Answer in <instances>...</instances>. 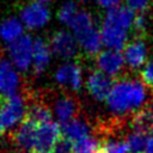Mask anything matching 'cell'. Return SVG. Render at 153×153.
I'll list each match as a JSON object with an SVG mask.
<instances>
[{
	"label": "cell",
	"instance_id": "6da1fadb",
	"mask_svg": "<svg viewBox=\"0 0 153 153\" xmlns=\"http://www.w3.org/2000/svg\"><path fill=\"white\" fill-rule=\"evenodd\" d=\"M146 88L147 86L136 79H118L115 81L111 92L106 98V105L117 115L134 112L146 103Z\"/></svg>",
	"mask_w": 153,
	"mask_h": 153
},
{
	"label": "cell",
	"instance_id": "7a4b0ae2",
	"mask_svg": "<svg viewBox=\"0 0 153 153\" xmlns=\"http://www.w3.org/2000/svg\"><path fill=\"white\" fill-rule=\"evenodd\" d=\"M27 102L19 93L0 97V135L22 123L26 116Z\"/></svg>",
	"mask_w": 153,
	"mask_h": 153
},
{
	"label": "cell",
	"instance_id": "3957f363",
	"mask_svg": "<svg viewBox=\"0 0 153 153\" xmlns=\"http://www.w3.org/2000/svg\"><path fill=\"white\" fill-rule=\"evenodd\" d=\"M61 127L54 121L38 124L35 146L31 153H51L61 139Z\"/></svg>",
	"mask_w": 153,
	"mask_h": 153
},
{
	"label": "cell",
	"instance_id": "277c9868",
	"mask_svg": "<svg viewBox=\"0 0 153 153\" xmlns=\"http://www.w3.org/2000/svg\"><path fill=\"white\" fill-rule=\"evenodd\" d=\"M8 54L12 63L20 71H26L32 62L33 42L31 36L22 35L8 45Z\"/></svg>",
	"mask_w": 153,
	"mask_h": 153
},
{
	"label": "cell",
	"instance_id": "5b68a950",
	"mask_svg": "<svg viewBox=\"0 0 153 153\" xmlns=\"http://www.w3.org/2000/svg\"><path fill=\"white\" fill-rule=\"evenodd\" d=\"M37 127H38L37 123L27 118H24V121L17 127V129L11 135L14 146L20 151L32 152L37 134Z\"/></svg>",
	"mask_w": 153,
	"mask_h": 153
},
{
	"label": "cell",
	"instance_id": "8992f818",
	"mask_svg": "<svg viewBox=\"0 0 153 153\" xmlns=\"http://www.w3.org/2000/svg\"><path fill=\"white\" fill-rule=\"evenodd\" d=\"M51 51L62 59H72L78 53L76 38L67 31H57L50 38Z\"/></svg>",
	"mask_w": 153,
	"mask_h": 153
},
{
	"label": "cell",
	"instance_id": "52a82bcc",
	"mask_svg": "<svg viewBox=\"0 0 153 153\" xmlns=\"http://www.w3.org/2000/svg\"><path fill=\"white\" fill-rule=\"evenodd\" d=\"M115 81L111 76L104 74L99 69H96L90 73L87 78V91L88 93L97 100H106Z\"/></svg>",
	"mask_w": 153,
	"mask_h": 153
},
{
	"label": "cell",
	"instance_id": "ba28073f",
	"mask_svg": "<svg viewBox=\"0 0 153 153\" xmlns=\"http://www.w3.org/2000/svg\"><path fill=\"white\" fill-rule=\"evenodd\" d=\"M97 67L100 72L109 76H116L124 66V56L121 51L115 49H108L100 51L96 57Z\"/></svg>",
	"mask_w": 153,
	"mask_h": 153
},
{
	"label": "cell",
	"instance_id": "9c48e42d",
	"mask_svg": "<svg viewBox=\"0 0 153 153\" xmlns=\"http://www.w3.org/2000/svg\"><path fill=\"white\" fill-rule=\"evenodd\" d=\"M20 18L26 27L37 29L49 20V10L39 1H31L22 10Z\"/></svg>",
	"mask_w": 153,
	"mask_h": 153
},
{
	"label": "cell",
	"instance_id": "30bf717a",
	"mask_svg": "<svg viewBox=\"0 0 153 153\" xmlns=\"http://www.w3.org/2000/svg\"><path fill=\"white\" fill-rule=\"evenodd\" d=\"M55 79L61 86L73 91H79L82 85L81 67L76 62H67L57 69Z\"/></svg>",
	"mask_w": 153,
	"mask_h": 153
},
{
	"label": "cell",
	"instance_id": "8fae6325",
	"mask_svg": "<svg viewBox=\"0 0 153 153\" xmlns=\"http://www.w3.org/2000/svg\"><path fill=\"white\" fill-rule=\"evenodd\" d=\"M19 85V75L0 51V97H6L16 93Z\"/></svg>",
	"mask_w": 153,
	"mask_h": 153
},
{
	"label": "cell",
	"instance_id": "7c38bea8",
	"mask_svg": "<svg viewBox=\"0 0 153 153\" xmlns=\"http://www.w3.org/2000/svg\"><path fill=\"white\" fill-rule=\"evenodd\" d=\"M127 31L126 29L115 25L109 22H103L102 24V42L104 45H106L109 49L120 50L126 47L127 42Z\"/></svg>",
	"mask_w": 153,
	"mask_h": 153
},
{
	"label": "cell",
	"instance_id": "4fadbf2b",
	"mask_svg": "<svg viewBox=\"0 0 153 153\" xmlns=\"http://www.w3.org/2000/svg\"><path fill=\"white\" fill-rule=\"evenodd\" d=\"M123 56L126 60V63L131 69L140 68L145 62L147 57V47L143 41V38H136L126 44Z\"/></svg>",
	"mask_w": 153,
	"mask_h": 153
},
{
	"label": "cell",
	"instance_id": "5bb4252c",
	"mask_svg": "<svg viewBox=\"0 0 153 153\" xmlns=\"http://www.w3.org/2000/svg\"><path fill=\"white\" fill-rule=\"evenodd\" d=\"M61 130H62V134L65 137H67L74 142L90 136L88 135L90 134V124L87 123V121L85 118L79 117V116L69 120L68 122L62 123Z\"/></svg>",
	"mask_w": 153,
	"mask_h": 153
},
{
	"label": "cell",
	"instance_id": "9a60e30c",
	"mask_svg": "<svg viewBox=\"0 0 153 153\" xmlns=\"http://www.w3.org/2000/svg\"><path fill=\"white\" fill-rule=\"evenodd\" d=\"M54 110H55V115H56L57 120L61 123H65V122H68L69 120L78 116L80 106H79L78 100L74 97L63 96L55 102Z\"/></svg>",
	"mask_w": 153,
	"mask_h": 153
},
{
	"label": "cell",
	"instance_id": "2e32d148",
	"mask_svg": "<svg viewBox=\"0 0 153 153\" xmlns=\"http://www.w3.org/2000/svg\"><path fill=\"white\" fill-rule=\"evenodd\" d=\"M50 45L43 38H36L33 42V54H32V66L36 74H41L50 61Z\"/></svg>",
	"mask_w": 153,
	"mask_h": 153
},
{
	"label": "cell",
	"instance_id": "e0dca14e",
	"mask_svg": "<svg viewBox=\"0 0 153 153\" xmlns=\"http://www.w3.org/2000/svg\"><path fill=\"white\" fill-rule=\"evenodd\" d=\"M69 26L72 27L73 35L76 38V41L80 39L82 36H85L86 33H88L90 31H92L93 29H96L93 24L92 14L87 11H79Z\"/></svg>",
	"mask_w": 153,
	"mask_h": 153
},
{
	"label": "cell",
	"instance_id": "ac0fdd59",
	"mask_svg": "<svg viewBox=\"0 0 153 153\" xmlns=\"http://www.w3.org/2000/svg\"><path fill=\"white\" fill-rule=\"evenodd\" d=\"M25 118H27L37 124L45 123V122L51 121V111L44 102L33 99L30 103H27Z\"/></svg>",
	"mask_w": 153,
	"mask_h": 153
},
{
	"label": "cell",
	"instance_id": "d6986e66",
	"mask_svg": "<svg viewBox=\"0 0 153 153\" xmlns=\"http://www.w3.org/2000/svg\"><path fill=\"white\" fill-rule=\"evenodd\" d=\"M131 127L133 130L141 131L148 134L152 131L153 128V110L149 109L147 105L133 115L131 118Z\"/></svg>",
	"mask_w": 153,
	"mask_h": 153
},
{
	"label": "cell",
	"instance_id": "ffe728a7",
	"mask_svg": "<svg viewBox=\"0 0 153 153\" xmlns=\"http://www.w3.org/2000/svg\"><path fill=\"white\" fill-rule=\"evenodd\" d=\"M23 35V24L17 18L5 19L0 24V37L6 42H13Z\"/></svg>",
	"mask_w": 153,
	"mask_h": 153
},
{
	"label": "cell",
	"instance_id": "44dd1931",
	"mask_svg": "<svg viewBox=\"0 0 153 153\" xmlns=\"http://www.w3.org/2000/svg\"><path fill=\"white\" fill-rule=\"evenodd\" d=\"M78 42L90 56H97L100 53V47L103 44L102 35L97 30V27L86 33L85 36H82L80 39H78Z\"/></svg>",
	"mask_w": 153,
	"mask_h": 153
},
{
	"label": "cell",
	"instance_id": "7402d4cb",
	"mask_svg": "<svg viewBox=\"0 0 153 153\" xmlns=\"http://www.w3.org/2000/svg\"><path fill=\"white\" fill-rule=\"evenodd\" d=\"M100 153H130L127 140L108 139L100 142Z\"/></svg>",
	"mask_w": 153,
	"mask_h": 153
},
{
	"label": "cell",
	"instance_id": "603a6c76",
	"mask_svg": "<svg viewBox=\"0 0 153 153\" xmlns=\"http://www.w3.org/2000/svg\"><path fill=\"white\" fill-rule=\"evenodd\" d=\"M146 135L147 134L141 133V131H136V130H133L128 135L127 142H128L130 153H143L145 152L147 139H148V137H146Z\"/></svg>",
	"mask_w": 153,
	"mask_h": 153
},
{
	"label": "cell",
	"instance_id": "cb8c5ba5",
	"mask_svg": "<svg viewBox=\"0 0 153 153\" xmlns=\"http://www.w3.org/2000/svg\"><path fill=\"white\" fill-rule=\"evenodd\" d=\"M73 153H100V142L91 136L74 142Z\"/></svg>",
	"mask_w": 153,
	"mask_h": 153
},
{
	"label": "cell",
	"instance_id": "d4e9b609",
	"mask_svg": "<svg viewBox=\"0 0 153 153\" xmlns=\"http://www.w3.org/2000/svg\"><path fill=\"white\" fill-rule=\"evenodd\" d=\"M79 12L78 10V6L75 2L73 1H66L60 11H59V19L63 23V24H67V25H71L72 20L74 19V17L76 16V13Z\"/></svg>",
	"mask_w": 153,
	"mask_h": 153
},
{
	"label": "cell",
	"instance_id": "484cf974",
	"mask_svg": "<svg viewBox=\"0 0 153 153\" xmlns=\"http://www.w3.org/2000/svg\"><path fill=\"white\" fill-rule=\"evenodd\" d=\"M127 7L136 13H146L149 10L151 0H126Z\"/></svg>",
	"mask_w": 153,
	"mask_h": 153
},
{
	"label": "cell",
	"instance_id": "4316f807",
	"mask_svg": "<svg viewBox=\"0 0 153 153\" xmlns=\"http://www.w3.org/2000/svg\"><path fill=\"white\" fill-rule=\"evenodd\" d=\"M140 76H141V81L147 87L153 88V60L145 65V67L140 73Z\"/></svg>",
	"mask_w": 153,
	"mask_h": 153
},
{
	"label": "cell",
	"instance_id": "83f0119b",
	"mask_svg": "<svg viewBox=\"0 0 153 153\" xmlns=\"http://www.w3.org/2000/svg\"><path fill=\"white\" fill-rule=\"evenodd\" d=\"M73 146H74L73 141H71L65 136H61V139L57 141L51 153H73Z\"/></svg>",
	"mask_w": 153,
	"mask_h": 153
},
{
	"label": "cell",
	"instance_id": "f1b7e54d",
	"mask_svg": "<svg viewBox=\"0 0 153 153\" xmlns=\"http://www.w3.org/2000/svg\"><path fill=\"white\" fill-rule=\"evenodd\" d=\"M148 26V19L146 17V13H137V16L134 18L133 27L139 35H143Z\"/></svg>",
	"mask_w": 153,
	"mask_h": 153
},
{
	"label": "cell",
	"instance_id": "f546056e",
	"mask_svg": "<svg viewBox=\"0 0 153 153\" xmlns=\"http://www.w3.org/2000/svg\"><path fill=\"white\" fill-rule=\"evenodd\" d=\"M122 0H96V2L102 6V7H105V8H112V7H116L120 5Z\"/></svg>",
	"mask_w": 153,
	"mask_h": 153
},
{
	"label": "cell",
	"instance_id": "4dcf8cb0",
	"mask_svg": "<svg viewBox=\"0 0 153 153\" xmlns=\"http://www.w3.org/2000/svg\"><path fill=\"white\" fill-rule=\"evenodd\" d=\"M143 153H153V136L147 139V143H146V148Z\"/></svg>",
	"mask_w": 153,
	"mask_h": 153
},
{
	"label": "cell",
	"instance_id": "1f68e13d",
	"mask_svg": "<svg viewBox=\"0 0 153 153\" xmlns=\"http://www.w3.org/2000/svg\"><path fill=\"white\" fill-rule=\"evenodd\" d=\"M37 1H39V2H42V4H47V2H50L51 0H37Z\"/></svg>",
	"mask_w": 153,
	"mask_h": 153
},
{
	"label": "cell",
	"instance_id": "d6a6232c",
	"mask_svg": "<svg viewBox=\"0 0 153 153\" xmlns=\"http://www.w3.org/2000/svg\"><path fill=\"white\" fill-rule=\"evenodd\" d=\"M151 133H152V134H153V128H152V131H151Z\"/></svg>",
	"mask_w": 153,
	"mask_h": 153
}]
</instances>
